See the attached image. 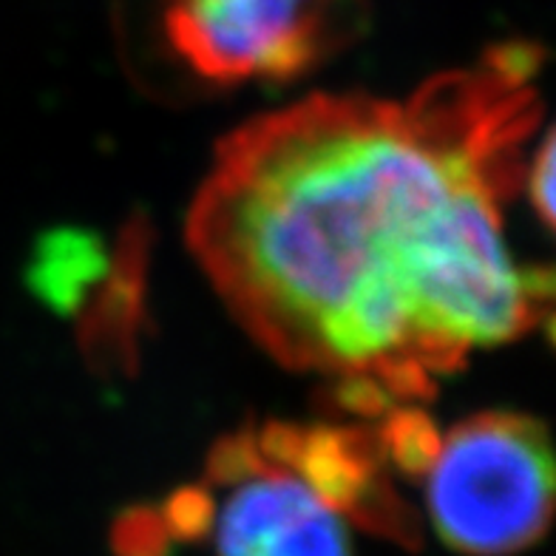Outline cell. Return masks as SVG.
<instances>
[{
  "instance_id": "cell-1",
  "label": "cell",
  "mask_w": 556,
  "mask_h": 556,
  "mask_svg": "<svg viewBox=\"0 0 556 556\" xmlns=\"http://www.w3.org/2000/svg\"><path fill=\"white\" fill-rule=\"evenodd\" d=\"M534 74L531 46H503L409 100L309 97L227 137L188 242L236 321L366 409L545 321L551 276L517 264L503 227Z\"/></svg>"
},
{
  "instance_id": "cell-2",
  "label": "cell",
  "mask_w": 556,
  "mask_h": 556,
  "mask_svg": "<svg viewBox=\"0 0 556 556\" xmlns=\"http://www.w3.org/2000/svg\"><path fill=\"white\" fill-rule=\"evenodd\" d=\"M420 477L426 517L457 554H520L551 526L554 452L531 415L480 412L454 424Z\"/></svg>"
},
{
  "instance_id": "cell-3",
  "label": "cell",
  "mask_w": 556,
  "mask_h": 556,
  "mask_svg": "<svg viewBox=\"0 0 556 556\" xmlns=\"http://www.w3.org/2000/svg\"><path fill=\"white\" fill-rule=\"evenodd\" d=\"M207 480L225 491L211 517L219 556H352V522L295 469L270 426L222 440Z\"/></svg>"
},
{
  "instance_id": "cell-4",
  "label": "cell",
  "mask_w": 556,
  "mask_h": 556,
  "mask_svg": "<svg viewBox=\"0 0 556 556\" xmlns=\"http://www.w3.org/2000/svg\"><path fill=\"white\" fill-rule=\"evenodd\" d=\"M350 0H165L170 52L222 86L293 80L327 54Z\"/></svg>"
},
{
  "instance_id": "cell-5",
  "label": "cell",
  "mask_w": 556,
  "mask_h": 556,
  "mask_svg": "<svg viewBox=\"0 0 556 556\" xmlns=\"http://www.w3.org/2000/svg\"><path fill=\"white\" fill-rule=\"evenodd\" d=\"M522 182L528 185V197H531V205H534L542 225H554V137H551V131L542 137L540 151L528 165Z\"/></svg>"
}]
</instances>
